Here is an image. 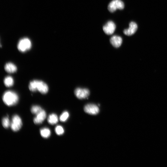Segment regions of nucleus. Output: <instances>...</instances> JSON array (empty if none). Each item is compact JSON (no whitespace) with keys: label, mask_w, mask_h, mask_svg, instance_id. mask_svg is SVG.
I'll use <instances>...</instances> for the list:
<instances>
[{"label":"nucleus","mask_w":167,"mask_h":167,"mask_svg":"<svg viewBox=\"0 0 167 167\" xmlns=\"http://www.w3.org/2000/svg\"><path fill=\"white\" fill-rule=\"evenodd\" d=\"M85 111L88 114L91 115H96L99 111L98 107L93 104H88L84 107Z\"/></svg>","instance_id":"6e6552de"},{"label":"nucleus","mask_w":167,"mask_h":167,"mask_svg":"<svg viewBox=\"0 0 167 167\" xmlns=\"http://www.w3.org/2000/svg\"><path fill=\"white\" fill-rule=\"evenodd\" d=\"M129 26V28L125 29L123 32L125 35L128 36H130L134 34L138 28L137 24L134 22H130Z\"/></svg>","instance_id":"1a4fd4ad"},{"label":"nucleus","mask_w":167,"mask_h":167,"mask_svg":"<svg viewBox=\"0 0 167 167\" xmlns=\"http://www.w3.org/2000/svg\"><path fill=\"white\" fill-rule=\"evenodd\" d=\"M124 7V4L121 0H113L108 5V9L111 13H112L117 9H123Z\"/></svg>","instance_id":"20e7f679"},{"label":"nucleus","mask_w":167,"mask_h":167,"mask_svg":"<svg viewBox=\"0 0 167 167\" xmlns=\"http://www.w3.org/2000/svg\"><path fill=\"white\" fill-rule=\"evenodd\" d=\"M3 100L6 105L11 106L15 105L19 101V97L15 92L11 91H8L4 94Z\"/></svg>","instance_id":"f03ea898"},{"label":"nucleus","mask_w":167,"mask_h":167,"mask_svg":"<svg viewBox=\"0 0 167 167\" xmlns=\"http://www.w3.org/2000/svg\"><path fill=\"white\" fill-rule=\"evenodd\" d=\"M58 121V118L57 116L55 114L50 115L48 118V122L52 125L56 124Z\"/></svg>","instance_id":"ddd939ff"},{"label":"nucleus","mask_w":167,"mask_h":167,"mask_svg":"<svg viewBox=\"0 0 167 167\" xmlns=\"http://www.w3.org/2000/svg\"><path fill=\"white\" fill-rule=\"evenodd\" d=\"M69 117V113L66 111L64 112L61 115L59 118L60 121L62 122H65L66 121Z\"/></svg>","instance_id":"a211bd4d"},{"label":"nucleus","mask_w":167,"mask_h":167,"mask_svg":"<svg viewBox=\"0 0 167 167\" xmlns=\"http://www.w3.org/2000/svg\"><path fill=\"white\" fill-rule=\"evenodd\" d=\"M46 112L43 110L36 115V116L34 118V123L36 124H39L42 123L46 119Z\"/></svg>","instance_id":"9d476101"},{"label":"nucleus","mask_w":167,"mask_h":167,"mask_svg":"<svg viewBox=\"0 0 167 167\" xmlns=\"http://www.w3.org/2000/svg\"><path fill=\"white\" fill-rule=\"evenodd\" d=\"M2 123L4 128H8L11 125V123L9 118L6 117L3 118L2 121Z\"/></svg>","instance_id":"f3484780"},{"label":"nucleus","mask_w":167,"mask_h":167,"mask_svg":"<svg viewBox=\"0 0 167 167\" xmlns=\"http://www.w3.org/2000/svg\"><path fill=\"white\" fill-rule=\"evenodd\" d=\"M116 28L115 23L112 21H110L107 22L103 26V29L106 34L110 35L114 33Z\"/></svg>","instance_id":"0eeeda50"},{"label":"nucleus","mask_w":167,"mask_h":167,"mask_svg":"<svg viewBox=\"0 0 167 167\" xmlns=\"http://www.w3.org/2000/svg\"><path fill=\"white\" fill-rule=\"evenodd\" d=\"M42 110V109L40 106H34L32 107L31 111L33 114L36 115Z\"/></svg>","instance_id":"dca6fc26"},{"label":"nucleus","mask_w":167,"mask_h":167,"mask_svg":"<svg viewBox=\"0 0 167 167\" xmlns=\"http://www.w3.org/2000/svg\"><path fill=\"white\" fill-rule=\"evenodd\" d=\"M22 125V122L20 117L17 115L13 116L10 125L11 129L14 132H17L21 128Z\"/></svg>","instance_id":"39448f33"},{"label":"nucleus","mask_w":167,"mask_h":167,"mask_svg":"<svg viewBox=\"0 0 167 167\" xmlns=\"http://www.w3.org/2000/svg\"><path fill=\"white\" fill-rule=\"evenodd\" d=\"M4 83L5 85L7 87L12 86L14 83L13 77L10 76L6 77L4 79Z\"/></svg>","instance_id":"4468645a"},{"label":"nucleus","mask_w":167,"mask_h":167,"mask_svg":"<svg viewBox=\"0 0 167 167\" xmlns=\"http://www.w3.org/2000/svg\"><path fill=\"white\" fill-rule=\"evenodd\" d=\"M74 94L77 98L79 99H85L88 96L89 91L87 88H77L75 89Z\"/></svg>","instance_id":"423d86ee"},{"label":"nucleus","mask_w":167,"mask_h":167,"mask_svg":"<svg viewBox=\"0 0 167 167\" xmlns=\"http://www.w3.org/2000/svg\"><path fill=\"white\" fill-rule=\"evenodd\" d=\"M31 41L29 39L25 38L21 39L17 45L18 49L21 52H24L31 48Z\"/></svg>","instance_id":"7ed1b4c3"},{"label":"nucleus","mask_w":167,"mask_h":167,"mask_svg":"<svg viewBox=\"0 0 167 167\" xmlns=\"http://www.w3.org/2000/svg\"><path fill=\"white\" fill-rule=\"evenodd\" d=\"M110 41L112 45L115 47H120L122 43V38L118 36L114 35L111 37Z\"/></svg>","instance_id":"9b49d317"},{"label":"nucleus","mask_w":167,"mask_h":167,"mask_svg":"<svg viewBox=\"0 0 167 167\" xmlns=\"http://www.w3.org/2000/svg\"><path fill=\"white\" fill-rule=\"evenodd\" d=\"M5 70L9 73H14L16 72L17 68L16 66L13 63H8L5 66Z\"/></svg>","instance_id":"f8f14e48"},{"label":"nucleus","mask_w":167,"mask_h":167,"mask_svg":"<svg viewBox=\"0 0 167 167\" xmlns=\"http://www.w3.org/2000/svg\"><path fill=\"white\" fill-rule=\"evenodd\" d=\"M40 134L43 138H49L51 135V132L50 130L47 128H44L41 129Z\"/></svg>","instance_id":"2eb2a0df"},{"label":"nucleus","mask_w":167,"mask_h":167,"mask_svg":"<svg viewBox=\"0 0 167 167\" xmlns=\"http://www.w3.org/2000/svg\"><path fill=\"white\" fill-rule=\"evenodd\" d=\"M29 90L32 92L39 91L42 94H46L49 91V87L45 82L37 80L33 81L29 83Z\"/></svg>","instance_id":"f257e3e1"},{"label":"nucleus","mask_w":167,"mask_h":167,"mask_svg":"<svg viewBox=\"0 0 167 167\" xmlns=\"http://www.w3.org/2000/svg\"><path fill=\"white\" fill-rule=\"evenodd\" d=\"M55 130L56 133L58 135H62L64 133V129L61 126H57Z\"/></svg>","instance_id":"6ab92c4d"}]
</instances>
